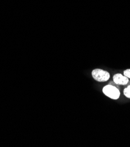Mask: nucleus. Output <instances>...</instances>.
I'll list each match as a JSON object with an SVG mask.
<instances>
[{
  "instance_id": "f03ea898",
  "label": "nucleus",
  "mask_w": 130,
  "mask_h": 147,
  "mask_svg": "<svg viewBox=\"0 0 130 147\" xmlns=\"http://www.w3.org/2000/svg\"><path fill=\"white\" fill-rule=\"evenodd\" d=\"M92 75L93 78L97 82H103L107 81L110 77V73L106 70L96 69L92 71Z\"/></svg>"
},
{
  "instance_id": "f257e3e1",
  "label": "nucleus",
  "mask_w": 130,
  "mask_h": 147,
  "mask_svg": "<svg viewBox=\"0 0 130 147\" xmlns=\"http://www.w3.org/2000/svg\"><path fill=\"white\" fill-rule=\"evenodd\" d=\"M103 92L106 96L113 100H117L120 96V90L117 87L110 84L107 85L103 87Z\"/></svg>"
},
{
  "instance_id": "39448f33",
  "label": "nucleus",
  "mask_w": 130,
  "mask_h": 147,
  "mask_svg": "<svg viewBox=\"0 0 130 147\" xmlns=\"http://www.w3.org/2000/svg\"><path fill=\"white\" fill-rule=\"evenodd\" d=\"M124 75L130 79V69H127L124 71Z\"/></svg>"
},
{
  "instance_id": "20e7f679",
  "label": "nucleus",
  "mask_w": 130,
  "mask_h": 147,
  "mask_svg": "<svg viewBox=\"0 0 130 147\" xmlns=\"http://www.w3.org/2000/svg\"><path fill=\"white\" fill-rule=\"evenodd\" d=\"M124 94L126 97L130 98V85L124 90Z\"/></svg>"
},
{
  "instance_id": "7ed1b4c3",
  "label": "nucleus",
  "mask_w": 130,
  "mask_h": 147,
  "mask_svg": "<svg viewBox=\"0 0 130 147\" xmlns=\"http://www.w3.org/2000/svg\"><path fill=\"white\" fill-rule=\"evenodd\" d=\"M113 80L115 84L123 86L126 85L129 82L127 77L120 74V73H117L113 76Z\"/></svg>"
}]
</instances>
